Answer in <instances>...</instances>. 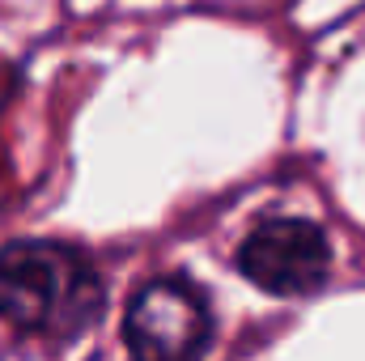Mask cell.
Listing matches in <instances>:
<instances>
[{
	"mask_svg": "<svg viewBox=\"0 0 365 361\" xmlns=\"http://www.w3.org/2000/svg\"><path fill=\"white\" fill-rule=\"evenodd\" d=\"M106 310V289L86 251L51 238L0 247V319L21 336L77 340Z\"/></svg>",
	"mask_w": 365,
	"mask_h": 361,
	"instance_id": "obj_1",
	"label": "cell"
},
{
	"mask_svg": "<svg viewBox=\"0 0 365 361\" xmlns=\"http://www.w3.org/2000/svg\"><path fill=\"white\" fill-rule=\"evenodd\" d=\"M212 340V310L187 276L140 285L123 310V345L132 361H200Z\"/></svg>",
	"mask_w": 365,
	"mask_h": 361,
	"instance_id": "obj_2",
	"label": "cell"
},
{
	"mask_svg": "<svg viewBox=\"0 0 365 361\" xmlns=\"http://www.w3.org/2000/svg\"><path fill=\"white\" fill-rule=\"evenodd\" d=\"M238 272L272 298H306L331 272V243L319 221L264 217L238 243Z\"/></svg>",
	"mask_w": 365,
	"mask_h": 361,
	"instance_id": "obj_3",
	"label": "cell"
}]
</instances>
